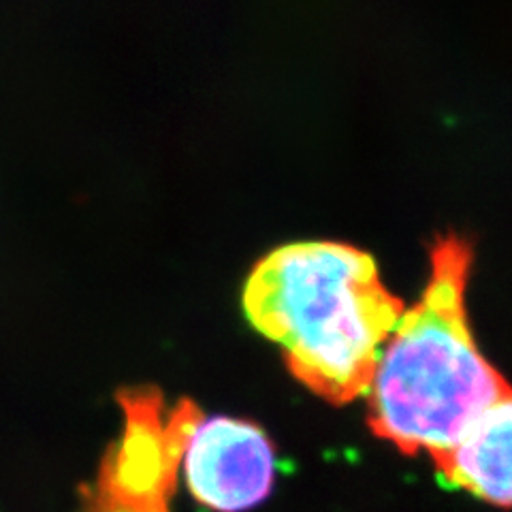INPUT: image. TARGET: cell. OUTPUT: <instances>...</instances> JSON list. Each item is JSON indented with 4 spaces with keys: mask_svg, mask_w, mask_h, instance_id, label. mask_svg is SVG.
<instances>
[{
    "mask_svg": "<svg viewBox=\"0 0 512 512\" xmlns=\"http://www.w3.org/2000/svg\"><path fill=\"white\" fill-rule=\"evenodd\" d=\"M244 310L256 331L284 348L297 380L331 404H348L370 391L404 303L384 288L370 254L299 242L256 265Z\"/></svg>",
    "mask_w": 512,
    "mask_h": 512,
    "instance_id": "cell-1",
    "label": "cell"
},
{
    "mask_svg": "<svg viewBox=\"0 0 512 512\" xmlns=\"http://www.w3.org/2000/svg\"><path fill=\"white\" fill-rule=\"evenodd\" d=\"M472 250L459 237L431 248L425 293L384 344L370 387V427L406 455L440 459L510 384L480 355L466 312Z\"/></svg>",
    "mask_w": 512,
    "mask_h": 512,
    "instance_id": "cell-2",
    "label": "cell"
},
{
    "mask_svg": "<svg viewBox=\"0 0 512 512\" xmlns=\"http://www.w3.org/2000/svg\"><path fill=\"white\" fill-rule=\"evenodd\" d=\"M122 402L128 412L126 438L101 476L94 512H167L175 466L201 414L182 402L165 431L158 423V397L137 393L131 404Z\"/></svg>",
    "mask_w": 512,
    "mask_h": 512,
    "instance_id": "cell-3",
    "label": "cell"
},
{
    "mask_svg": "<svg viewBox=\"0 0 512 512\" xmlns=\"http://www.w3.org/2000/svg\"><path fill=\"white\" fill-rule=\"evenodd\" d=\"M186 485L199 504L216 512H244L274 487L276 453L265 431L242 419L199 421L184 448Z\"/></svg>",
    "mask_w": 512,
    "mask_h": 512,
    "instance_id": "cell-4",
    "label": "cell"
},
{
    "mask_svg": "<svg viewBox=\"0 0 512 512\" xmlns=\"http://www.w3.org/2000/svg\"><path fill=\"white\" fill-rule=\"evenodd\" d=\"M444 483L495 506H512V387L468 423L434 461Z\"/></svg>",
    "mask_w": 512,
    "mask_h": 512,
    "instance_id": "cell-5",
    "label": "cell"
}]
</instances>
